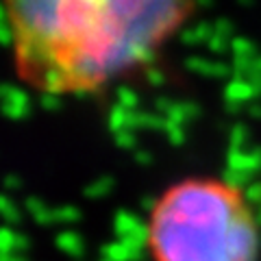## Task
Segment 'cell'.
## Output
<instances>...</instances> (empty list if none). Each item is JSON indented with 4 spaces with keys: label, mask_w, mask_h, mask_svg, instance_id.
<instances>
[{
    "label": "cell",
    "mask_w": 261,
    "mask_h": 261,
    "mask_svg": "<svg viewBox=\"0 0 261 261\" xmlns=\"http://www.w3.org/2000/svg\"><path fill=\"white\" fill-rule=\"evenodd\" d=\"M194 0H5L15 74L46 96H89L152 61Z\"/></svg>",
    "instance_id": "obj_1"
},
{
    "label": "cell",
    "mask_w": 261,
    "mask_h": 261,
    "mask_svg": "<svg viewBox=\"0 0 261 261\" xmlns=\"http://www.w3.org/2000/svg\"><path fill=\"white\" fill-rule=\"evenodd\" d=\"M144 248L148 261H259L261 220L233 178L190 174L154 198Z\"/></svg>",
    "instance_id": "obj_2"
}]
</instances>
